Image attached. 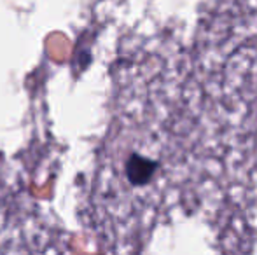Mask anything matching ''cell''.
Listing matches in <instances>:
<instances>
[{"mask_svg":"<svg viewBox=\"0 0 257 255\" xmlns=\"http://www.w3.org/2000/svg\"><path fill=\"white\" fill-rule=\"evenodd\" d=\"M208 34L193 55L146 51L119 68L89 196L122 227L149 234L257 168L255 32L243 46Z\"/></svg>","mask_w":257,"mask_h":255,"instance_id":"6da1fadb","label":"cell"}]
</instances>
